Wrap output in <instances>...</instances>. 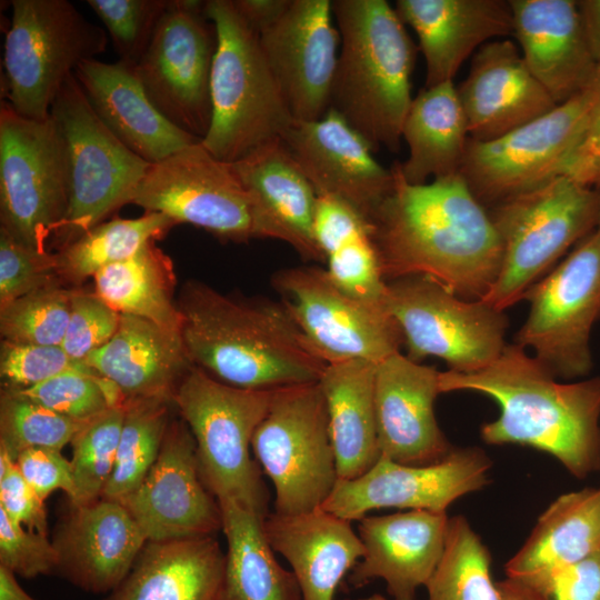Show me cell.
I'll return each instance as SVG.
<instances>
[{"label":"cell","instance_id":"cell-16","mask_svg":"<svg viewBox=\"0 0 600 600\" xmlns=\"http://www.w3.org/2000/svg\"><path fill=\"white\" fill-rule=\"evenodd\" d=\"M131 203L221 239L260 238L251 200L230 163L214 158L201 141L150 164Z\"/></svg>","mask_w":600,"mask_h":600},{"label":"cell","instance_id":"cell-9","mask_svg":"<svg viewBox=\"0 0 600 600\" xmlns=\"http://www.w3.org/2000/svg\"><path fill=\"white\" fill-rule=\"evenodd\" d=\"M69 206L62 133L50 116L34 120L0 108L1 229L23 244L51 252Z\"/></svg>","mask_w":600,"mask_h":600},{"label":"cell","instance_id":"cell-60","mask_svg":"<svg viewBox=\"0 0 600 600\" xmlns=\"http://www.w3.org/2000/svg\"><path fill=\"white\" fill-rule=\"evenodd\" d=\"M347 600H349V599H347Z\"/></svg>","mask_w":600,"mask_h":600},{"label":"cell","instance_id":"cell-50","mask_svg":"<svg viewBox=\"0 0 600 600\" xmlns=\"http://www.w3.org/2000/svg\"><path fill=\"white\" fill-rule=\"evenodd\" d=\"M59 561V552L46 534L26 530L0 509V566L31 579L58 570Z\"/></svg>","mask_w":600,"mask_h":600},{"label":"cell","instance_id":"cell-2","mask_svg":"<svg viewBox=\"0 0 600 600\" xmlns=\"http://www.w3.org/2000/svg\"><path fill=\"white\" fill-rule=\"evenodd\" d=\"M441 393L472 391L500 408L482 424L488 444H520L554 457L572 476L600 471V377L561 382L524 348L507 344L486 368L440 373Z\"/></svg>","mask_w":600,"mask_h":600},{"label":"cell","instance_id":"cell-23","mask_svg":"<svg viewBox=\"0 0 600 600\" xmlns=\"http://www.w3.org/2000/svg\"><path fill=\"white\" fill-rule=\"evenodd\" d=\"M358 521L364 554L349 583L361 588L382 579L392 600H417L418 589L427 586L443 554L447 512L408 510Z\"/></svg>","mask_w":600,"mask_h":600},{"label":"cell","instance_id":"cell-29","mask_svg":"<svg viewBox=\"0 0 600 600\" xmlns=\"http://www.w3.org/2000/svg\"><path fill=\"white\" fill-rule=\"evenodd\" d=\"M74 76L97 117L130 151L152 164L200 142L169 122L151 103L136 66L96 58L82 61Z\"/></svg>","mask_w":600,"mask_h":600},{"label":"cell","instance_id":"cell-8","mask_svg":"<svg viewBox=\"0 0 600 600\" xmlns=\"http://www.w3.org/2000/svg\"><path fill=\"white\" fill-rule=\"evenodd\" d=\"M11 8L3 101L22 117L44 120L78 66L106 50L107 33L68 0H13Z\"/></svg>","mask_w":600,"mask_h":600},{"label":"cell","instance_id":"cell-18","mask_svg":"<svg viewBox=\"0 0 600 600\" xmlns=\"http://www.w3.org/2000/svg\"><path fill=\"white\" fill-rule=\"evenodd\" d=\"M492 462L478 447L453 448L441 461L410 466L384 457L356 479H339L321 508L349 521L386 508L447 512L488 484Z\"/></svg>","mask_w":600,"mask_h":600},{"label":"cell","instance_id":"cell-44","mask_svg":"<svg viewBox=\"0 0 600 600\" xmlns=\"http://www.w3.org/2000/svg\"><path fill=\"white\" fill-rule=\"evenodd\" d=\"M73 289L60 282L34 290L0 307V333L6 341L61 346L71 310Z\"/></svg>","mask_w":600,"mask_h":600},{"label":"cell","instance_id":"cell-39","mask_svg":"<svg viewBox=\"0 0 600 600\" xmlns=\"http://www.w3.org/2000/svg\"><path fill=\"white\" fill-rule=\"evenodd\" d=\"M177 224L159 212L103 221L58 250L59 278L79 284L101 269L132 257L147 243L162 239Z\"/></svg>","mask_w":600,"mask_h":600},{"label":"cell","instance_id":"cell-43","mask_svg":"<svg viewBox=\"0 0 600 600\" xmlns=\"http://www.w3.org/2000/svg\"><path fill=\"white\" fill-rule=\"evenodd\" d=\"M87 421H77L4 388L0 399V448L16 461L23 450L46 448L61 451Z\"/></svg>","mask_w":600,"mask_h":600},{"label":"cell","instance_id":"cell-59","mask_svg":"<svg viewBox=\"0 0 600 600\" xmlns=\"http://www.w3.org/2000/svg\"><path fill=\"white\" fill-rule=\"evenodd\" d=\"M597 230L600 231V203H599V218H598Z\"/></svg>","mask_w":600,"mask_h":600},{"label":"cell","instance_id":"cell-54","mask_svg":"<svg viewBox=\"0 0 600 600\" xmlns=\"http://www.w3.org/2000/svg\"><path fill=\"white\" fill-rule=\"evenodd\" d=\"M561 174L600 191V86Z\"/></svg>","mask_w":600,"mask_h":600},{"label":"cell","instance_id":"cell-33","mask_svg":"<svg viewBox=\"0 0 600 600\" xmlns=\"http://www.w3.org/2000/svg\"><path fill=\"white\" fill-rule=\"evenodd\" d=\"M600 550V488L559 496L504 566L507 578L537 588L563 568Z\"/></svg>","mask_w":600,"mask_h":600},{"label":"cell","instance_id":"cell-49","mask_svg":"<svg viewBox=\"0 0 600 600\" xmlns=\"http://www.w3.org/2000/svg\"><path fill=\"white\" fill-rule=\"evenodd\" d=\"M120 313L94 292L73 289L68 327L61 343L73 359L84 361L116 333Z\"/></svg>","mask_w":600,"mask_h":600},{"label":"cell","instance_id":"cell-31","mask_svg":"<svg viewBox=\"0 0 600 600\" xmlns=\"http://www.w3.org/2000/svg\"><path fill=\"white\" fill-rule=\"evenodd\" d=\"M84 362L108 379L127 399L172 401L193 367L181 336L128 314H120L113 337Z\"/></svg>","mask_w":600,"mask_h":600},{"label":"cell","instance_id":"cell-34","mask_svg":"<svg viewBox=\"0 0 600 600\" xmlns=\"http://www.w3.org/2000/svg\"><path fill=\"white\" fill-rule=\"evenodd\" d=\"M376 363H329L319 383L323 392L339 479H356L380 458L374 403Z\"/></svg>","mask_w":600,"mask_h":600},{"label":"cell","instance_id":"cell-58","mask_svg":"<svg viewBox=\"0 0 600 600\" xmlns=\"http://www.w3.org/2000/svg\"><path fill=\"white\" fill-rule=\"evenodd\" d=\"M0 600H36L18 582L16 574L0 566Z\"/></svg>","mask_w":600,"mask_h":600},{"label":"cell","instance_id":"cell-27","mask_svg":"<svg viewBox=\"0 0 600 600\" xmlns=\"http://www.w3.org/2000/svg\"><path fill=\"white\" fill-rule=\"evenodd\" d=\"M522 58L557 104L594 79V61L574 0H509Z\"/></svg>","mask_w":600,"mask_h":600},{"label":"cell","instance_id":"cell-45","mask_svg":"<svg viewBox=\"0 0 600 600\" xmlns=\"http://www.w3.org/2000/svg\"><path fill=\"white\" fill-rule=\"evenodd\" d=\"M16 390L77 421H89L126 400L108 379L77 372L63 373L33 387Z\"/></svg>","mask_w":600,"mask_h":600},{"label":"cell","instance_id":"cell-21","mask_svg":"<svg viewBox=\"0 0 600 600\" xmlns=\"http://www.w3.org/2000/svg\"><path fill=\"white\" fill-rule=\"evenodd\" d=\"M317 194L337 197L366 220L390 190L391 169L339 113L329 109L318 120L292 119L280 136Z\"/></svg>","mask_w":600,"mask_h":600},{"label":"cell","instance_id":"cell-20","mask_svg":"<svg viewBox=\"0 0 600 600\" xmlns=\"http://www.w3.org/2000/svg\"><path fill=\"white\" fill-rule=\"evenodd\" d=\"M120 502L147 541L222 530L221 508L200 478L196 441L183 420L169 422L157 461L140 487Z\"/></svg>","mask_w":600,"mask_h":600},{"label":"cell","instance_id":"cell-7","mask_svg":"<svg viewBox=\"0 0 600 600\" xmlns=\"http://www.w3.org/2000/svg\"><path fill=\"white\" fill-rule=\"evenodd\" d=\"M600 191L568 176L487 209L502 246L497 280L480 300L504 311L598 226Z\"/></svg>","mask_w":600,"mask_h":600},{"label":"cell","instance_id":"cell-38","mask_svg":"<svg viewBox=\"0 0 600 600\" xmlns=\"http://www.w3.org/2000/svg\"><path fill=\"white\" fill-rule=\"evenodd\" d=\"M93 281V292L118 313L148 320L180 334L181 316L173 299V264L156 241L132 257L101 269Z\"/></svg>","mask_w":600,"mask_h":600},{"label":"cell","instance_id":"cell-15","mask_svg":"<svg viewBox=\"0 0 600 600\" xmlns=\"http://www.w3.org/2000/svg\"><path fill=\"white\" fill-rule=\"evenodd\" d=\"M217 47V30L204 14V1L170 0L136 64L144 92L157 110L200 141L211 124V73Z\"/></svg>","mask_w":600,"mask_h":600},{"label":"cell","instance_id":"cell-26","mask_svg":"<svg viewBox=\"0 0 600 600\" xmlns=\"http://www.w3.org/2000/svg\"><path fill=\"white\" fill-rule=\"evenodd\" d=\"M147 539L126 507L116 500L71 507L53 544L62 574L82 590L113 591L128 576Z\"/></svg>","mask_w":600,"mask_h":600},{"label":"cell","instance_id":"cell-32","mask_svg":"<svg viewBox=\"0 0 600 600\" xmlns=\"http://www.w3.org/2000/svg\"><path fill=\"white\" fill-rule=\"evenodd\" d=\"M224 562L213 536L148 541L107 600H216Z\"/></svg>","mask_w":600,"mask_h":600},{"label":"cell","instance_id":"cell-11","mask_svg":"<svg viewBox=\"0 0 600 600\" xmlns=\"http://www.w3.org/2000/svg\"><path fill=\"white\" fill-rule=\"evenodd\" d=\"M64 141L69 206L52 248L58 250L131 203L150 163L130 151L100 121L74 73L50 111Z\"/></svg>","mask_w":600,"mask_h":600},{"label":"cell","instance_id":"cell-55","mask_svg":"<svg viewBox=\"0 0 600 600\" xmlns=\"http://www.w3.org/2000/svg\"><path fill=\"white\" fill-rule=\"evenodd\" d=\"M289 0H233L240 14L258 32L272 22Z\"/></svg>","mask_w":600,"mask_h":600},{"label":"cell","instance_id":"cell-1","mask_svg":"<svg viewBox=\"0 0 600 600\" xmlns=\"http://www.w3.org/2000/svg\"><path fill=\"white\" fill-rule=\"evenodd\" d=\"M390 169L392 186L367 220L386 281L424 276L463 299H482L502 262L487 208L460 173L412 184L398 161Z\"/></svg>","mask_w":600,"mask_h":600},{"label":"cell","instance_id":"cell-51","mask_svg":"<svg viewBox=\"0 0 600 600\" xmlns=\"http://www.w3.org/2000/svg\"><path fill=\"white\" fill-rule=\"evenodd\" d=\"M0 509L16 523L46 534L43 500L24 480L14 460L0 448Z\"/></svg>","mask_w":600,"mask_h":600},{"label":"cell","instance_id":"cell-24","mask_svg":"<svg viewBox=\"0 0 600 600\" xmlns=\"http://www.w3.org/2000/svg\"><path fill=\"white\" fill-rule=\"evenodd\" d=\"M457 92L469 138L478 141L494 140L558 106L509 39L489 41L477 50Z\"/></svg>","mask_w":600,"mask_h":600},{"label":"cell","instance_id":"cell-53","mask_svg":"<svg viewBox=\"0 0 600 600\" xmlns=\"http://www.w3.org/2000/svg\"><path fill=\"white\" fill-rule=\"evenodd\" d=\"M532 589L546 600H600V550L563 568Z\"/></svg>","mask_w":600,"mask_h":600},{"label":"cell","instance_id":"cell-22","mask_svg":"<svg viewBox=\"0 0 600 600\" xmlns=\"http://www.w3.org/2000/svg\"><path fill=\"white\" fill-rule=\"evenodd\" d=\"M440 373L401 352L377 363L374 403L380 457L426 466L443 460L452 451L434 413L441 393Z\"/></svg>","mask_w":600,"mask_h":600},{"label":"cell","instance_id":"cell-41","mask_svg":"<svg viewBox=\"0 0 600 600\" xmlns=\"http://www.w3.org/2000/svg\"><path fill=\"white\" fill-rule=\"evenodd\" d=\"M168 402L126 398L116 462L101 498L120 502L143 482L159 457L170 422Z\"/></svg>","mask_w":600,"mask_h":600},{"label":"cell","instance_id":"cell-46","mask_svg":"<svg viewBox=\"0 0 600 600\" xmlns=\"http://www.w3.org/2000/svg\"><path fill=\"white\" fill-rule=\"evenodd\" d=\"M170 0H87L102 21L120 61L136 66Z\"/></svg>","mask_w":600,"mask_h":600},{"label":"cell","instance_id":"cell-37","mask_svg":"<svg viewBox=\"0 0 600 600\" xmlns=\"http://www.w3.org/2000/svg\"><path fill=\"white\" fill-rule=\"evenodd\" d=\"M228 550L216 600H302L292 571L280 566L262 520L231 501H219Z\"/></svg>","mask_w":600,"mask_h":600},{"label":"cell","instance_id":"cell-28","mask_svg":"<svg viewBox=\"0 0 600 600\" xmlns=\"http://www.w3.org/2000/svg\"><path fill=\"white\" fill-rule=\"evenodd\" d=\"M394 10L418 36L424 88L453 81L476 49L513 34L509 0H398Z\"/></svg>","mask_w":600,"mask_h":600},{"label":"cell","instance_id":"cell-10","mask_svg":"<svg viewBox=\"0 0 600 600\" xmlns=\"http://www.w3.org/2000/svg\"><path fill=\"white\" fill-rule=\"evenodd\" d=\"M251 450L274 487V512L297 514L323 504L339 480L320 383L276 389Z\"/></svg>","mask_w":600,"mask_h":600},{"label":"cell","instance_id":"cell-40","mask_svg":"<svg viewBox=\"0 0 600 600\" xmlns=\"http://www.w3.org/2000/svg\"><path fill=\"white\" fill-rule=\"evenodd\" d=\"M426 588L427 600H501L490 552L463 516L449 518L443 554Z\"/></svg>","mask_w":600,"mask_h":600},{"label":"cell","instance_id":"cell-30","mask_svg":"<svg viewBox=\"0 0 600 600\" xmlns=\"http://www.w3.org/2000/svg\"><path fill=\"white\" fill-rule=\"evenodd\" d=\"M263 534L289 562L302 600H334L341 580L364 554L351 521L321 507L297 514L269 513Z\"/></svg>","mask_w":600,"mask_h":600},{"label":"cell","instance_id":"cell-17","mask_svg":"<svg viewBox=\"0 0 600 600\" xmlns=\"http://www.w3.org/2000/svg\"><path fill=\"white\" fill-rule=\"evenodd\" d=\"M272 287L300 330L329 363H379L400 352L402 333L387 310L339 289L326 269L300 266L272 276Z\"/></svg>","mask_w":600,"mask_h":600},{"label":"cell","instance_id":"cell-12","mask_svg":"<svg viewBox=\"0 0 600 600\" xmlns=\"http://www.w3.org/2000/svg\"><path fill=\"white\" fill-rule=\"evenodd\" d=\"M386 309L416 362L437 357L448 370L469 373L492 363L508 344L504 311L463 299L424 276L388 281Z\"/></svg>","mask_w":600,"mask_h":600},{"label":"cell","instance_id":"cell-52","mask_svg":"<svg viewBox=\"0 0 600 600\" xmlns=\"http://www.w3.org/2000/svg\"><path fill=\"white\" fill-rule=\"evenodd\" d=\"M14 462L24 480L42 500L56 490L66 492L69 500L73 497L72 463L60 451L30 448L20 452Z\"/></svg>","mask_w":600,"mask_h":600},{"label":"cell","instance_id":"cell-57","mask_svg":"<svg viewBox=\"0 0 600 600\" xmlns=\"http://www.w3.org/2000/svg\"><path fill=\"white\" fill-rule=\"evenodd\" d=\"M501 600H546L539 592L517 580L506 578L497 582Z\"/></svg>","mask_w":600,"mask_h":600},{"label":"cell","instance_id":"cell-25","mask_svg":"<svg viewBox=\"0 0 600 600\" xmlns=\"http://www.w3.org/2000/svg\"><path fill=\"white\" fill-rule=\"evenodd\" d=\"M230 166L251 200L260 238L283 241L304 260L324 262L313 237L318 194L281 138Z\"/></svg>","mask_w":600,"mask_h":600},{"label":"cell","instance_id":"cell-3","mask_svg":"<svg viewBox=\"0 0 600 600\" xmlns=\"http://www.w3.org/2000/svg\"><path fill=\"white\" fill-rule=\"evenodd\" d=\"M177 303L189 359L223 383L276 390L319 382L328 366L281 301L236 300L188 281Z\"/></svg>","mask_w":600,"mask_h":600},{"label":"cell","instance_id":"cell-13","mask_svg":"<svg viewBox=\"0 0 600 600\" xmlns=\"http://www.w3.org/2000/svg\"><path fill=\"white\" fill-rule=\"evenodd\" d=\"M524 299L529 312L514 343L532 350L556 378L587 377L591 330L600 319V231L580 241Z\"/></svg>","mask_w":600,"mask_h":600},{"label":"cell","instance_id":"cell-35","mask_svg":"<svg viewBox=\"0 0 600 600\" xmlns=\"http://www.w3.org/2000/svg\"><path fill=\"white\" fill-rule=\"evenodd\" d=\"M401 137L409 148L408 159L399 162L407 182L459 173L469 132L453 81L423 88L412 99Z\"/></svg>","mask_w":600,"mask_h":600},{"label":"cell","instance_id":"cell-48","mask_svg":"<svg viewBox=\"0 0 600 600\" xmlns=\"http://www.w3.org/2000/svg\"><path fill=\"white\" fill-rule=\"evenodd\" d=\"M59 280L56 253L37 251L0 228V307Z\"/></svg>","mask_w":600,"mask_h":600},{"label":"cell","instance_id":"cell-56","mask_svg":"<svg viewBox=\"0 0 600 600\" xmlns=\"http://www.w3.org/2000/svg\"><path fill=\"white\" fill-rule=\"evenodd\" d=\"M577 6L589 50L600 64V0H579Z\"/></svg>","mask_w":600,"mask_h":600},{"label":"cell","instance_id":"cell-47","mask_svg":"<svg viewBox=\"0 0 600 600\" xmlns=\"http://www.w3.org/2000/svg\"><path fill=\"white\" fill-rule=\"evenodd\" d=\"M70 372L98 374L61 346L1 342L0 374L6 388L24 389Z\"/></svg>","mask_w":600,"mask_h":600},{"label":"cell","instance_id":"cell-6","mask_svg":"<svg viewBox=\"0 0 600 600\" xmlns=\"http://www.w3.org/2000/svg\"><path fill=\"white\" fill-rule=\"evenodd\" d=\"M273 391L233 387L193 366L172 398L194 438L206 488L218 502H234L261 519L270 497L250 449Z\"/></svg>","mask_w":600,"mask_h":600},{"label":"cell","instance_id":"cell-19","mask_svg":"<svg viewBox=\"0 0 600 600\" xmlns=\"http://www.w3.org/2000/svg\"><path fill=\"white\" fill-rule=\"evenodd\" d=\"M333 19L330 0H289L258 32L292 119L318 120L330 109L340 43Z\"/></svg>","mask_w":600,"mask_h":600},{"label":"cell","instance_id":"cell-42","mask_svg":"<svg viewBox=\"0 0 600 600\" xmlns=\"http://www.w3.org/2000/svg\"><path fill=\"white\" fill-rule=\"evenodd\" d=\"M126 412V400L86 422L71 441L74 493L71 507L102 497L112 473Z\"/></svg>","mask_w":600,"mask_h":600},{"label":"cell","instance_id":"cell-14","mask_svg":"<svg viewBox=\"0 0 600 600\" xmlns=\"http://www.w3.org/2000/svg\"><path fill=\"white\" fill-rule=\"evenodd\" d=\"M600 86L591 83L548 113L490 141L468 140L459 173L487 209L561 174Z\"/></svg>","mask_w":600,"mask_h":600},{"label":"cell","instance_id":"cell-36","mask_svg":"<svg viewBox=\"0 0 600 600\" xmlns=\"http://www.w3.org/2000/svg\"><path fill=\"white\" fill-rule=\"evenodd\" d=\"M313 237L333 283L347 294L387 310L388 282L368 221L343 200L320 194L313 218Z\"/></svg>","mask_w":600,"mask_h":600},{"label":"cell","instance_id":"cell-5","mask_svg":"<svg viewBox=\"0 0 600 600\" xmlns=\"http://www.w3.org/2000/svg\"><path fill=\"white\" fill-rule=\"evenodd\" d=\"M204 14L216 27L218 47L211 73V124L201 144L218 160L233 163L280 138L292 117L258 31L233 0H207Z\"/></svg>","mask_w":600,"mask_h":600},{"label":"cell","instance_id":"cell-4","mask_svg":"<svg viewBox=\"0 0 600 600\" xmlns=\"http://www.w3.org/2000/svg\"><path fill=\"white\" fill-rule=\"evenodd\" d=\"M341 48L330 109L362 134L374 151L396 152L412 102L416 46L394 7L384 0H333Z\"/></svg>","mask_w":600,"mask_h":600}]
</instances>
